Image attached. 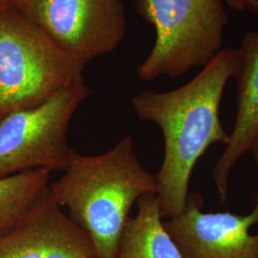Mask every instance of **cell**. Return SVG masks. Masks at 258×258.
Instances as JSON below:
<instances>
[{"label":"cell","mask_w":258,"mask_h":258,"mask_svg":"<svg viewBox=\"0 0 258 258\" xmlns=\"http://www.w3.org/2000/svg\"><path fill=\"white\" fill-rule=\"evenodd\" d=\"M235 68L236 49L224 48L183 86L166 92L146 90L131 99L139 119L157 124L164 137V159L155 174L163 219L184 212L194 166L211 146L229 141L220 105Z\"/></svg>","instance_id":"obj_1"},{"label":"cell","mask_w":258,"mask_h":258,"mask_svg":"<svg viewBox=\"0 0 258 258\" xmlns=\"http://www.w3.org/2000/svg\"><path fill=\"white\" fill-rule=\"evenodd\" d=\"M49 192L87 232L97 258H115L132 207L156 194V179L140 163L134 139L124 136L102 154L77 153Z\"/></svg>","instance_id":"obj_2"},{"label":"cell","mask_w":258,"mask_h":258,"mask_svg":"<svg viewBox=\"0 0 258 258\" xmlns=\"http://www.w3.org/2000/svg\"><path fill=\"white\" fill-rule=\"evenodd\" d=\"M84 67L18 10L0 12V120L83 83Z\"/></svg>","instance_id":"obj_3"},{"label":"cell","mask_w":258,"mask_h":258,"mask_svg":"<svg viewBox=\"0 0 258 258\" xmlns=\"http://www.w3.org/2000/svg\"><path fill=\"white\" fill-rule=\"evenodd\" d=\"M135 6L156 32L154 46L137 68L142 81L179 78L223 49L229 22L223 0H136Z\"/></svg>","instance_id":"obj_4"},{"label":"cell","mask_w":258,"mask_h":258,"mask_svg":"<svg viewBox=\"0 0 258 258\" xmlns=\"http://www.w3.org/2000/svg\"><path fill=\"white\" fill-rule=\"evenodd\" d=\"M89 92L80 83L0 120V179L34 169L65 171L77 154L67 140L68 127Z\"/></svg>","instance_id":"obj_5"},{"label":"cell","mask_w":258,"mask_h":258,"mask_svg":"<svg viewBox=\"0 0 258 258\" xmlns=\"http://www.w3.org/2000/svg\"><path fill=\"white\" fill-rule=\"evenodd\" d=\"M11 6L83 65L113 52L126 32L121 0H12Z\"/></svg>","instance_id":"obj_6"},{"label":"cell","mask_w":258,"mask_h":258,"mask_svg":"<svg viewBox=\"0 0 258 258\" xmlns=\"http://www.w3.org/2000/svg\"><path fill=\"white\" fill-rule=\"evenodd\" d=\"M202 209V195L189 194L184 212L164 222L182 258H258V192L246 215Z\"/></svg>","instance_id":"obj_7"},{"label":"cell","mask_w":258,"mask_h":258,"mask_svg":"<svg viewBox=\"0 0 258 258\" xmlns=\"http://www.w3.org/2000/svg\"><path fill=\"white\" fill-rule=\"evenodd\" d=\"M0 258H97L87 232L52 199L49 187L31 210L0 228Z\"/></svg>","instance_id":"obj_8"},{"label":"cell","mask_w":258,"mask_h":258,"mask_svg":"<svg viewBox=\"0 0 258 258\" xmlns=\"http://www.w3.org/2000/svg\"><path fill=\"white\" fill-rule=\"evenodd\" d=\"M234 78L238 85L236 119L226 148L212 171L222 203L228 198L233 167L250 152L258 134V31L248 32L236 49Z\"/></svg>","instance_id":"obj_9"},{"label":"cell","mask_w":258,"mask_h":258,"mask_svg":"<svg viewBox=\"0 0 258 258\" xmlns=\"http://www.w3.org/2000/svg\"><path fill=\"white\" fill-rule=\"evenodd\" d=\"M137 208L121 232L115 258H182L165 228L157 194L141 197Z\"/></svg>","instance_id":"obj_10"},{"label":"cell","mask_w":258,"mask_h":258,"mask_svg":"<svg viewBox=\"0 0 258 258\" xmlns=\"http://www.w3.org/2000/svg\"><path fill=\"white\" fill-rule=\"evenodd\" d=\"M51 172L46 169L23 171L0 179V228L19 221L50 184Z\"/></svg>","instance_id":"obj_11"},{"label":"cell","mask_w":258,"mask_h":258,"mask_svg":"<svg viewBox=\"0 0 258 258\" xmlns=\"http://www.w3.org/2000/svg\"><path fill=\"white\" fill-rule=\"evenodd\" d=\"M226 2L234 11L258 14V0H226Z\"/></svg>","instance_id":"obj_12"},{"label":"cell","mask_w":258,"mask_h":258,"mask_svg":"<svg viewBox=\"0 0 258 258\" xmlns=\"http://www.w3.org/2000/svg\"><path fill=\"white\" fill-rule=\"evenodd\" d=\"M250 152L252 153L253 159H254V161H255V163H256V165L258 166V134L256 138L254 140V143L252 145V148H251Z\"/></svg>","instance_id":"obj_13"},{"label":"cell","mask_w":258,"mask_h":258,"mask_svg":"<svg viewBox=\"0 0 258 258\" xmlns=\"http://www.w3.org/2000/svg\"><path fill=\"white\" fill-rule=\"evenodd\" d=\"M11 4H12V0H0V12L7 9L11 6Z\"/></svg>","instance_id":"obj_14"}]
</instances>
